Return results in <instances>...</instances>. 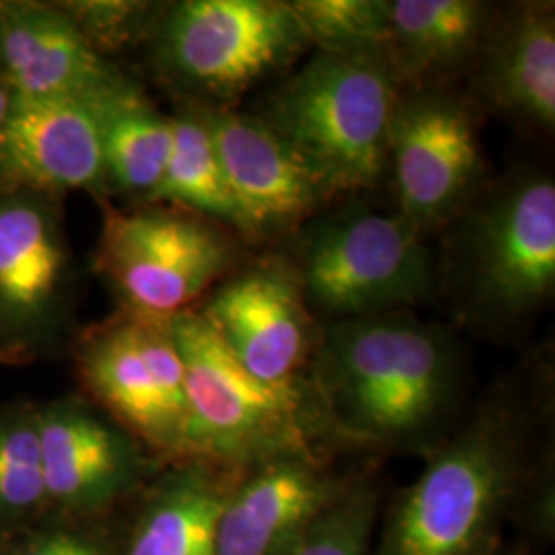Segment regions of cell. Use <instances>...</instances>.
Instances as JSON below:
<instances>
[{"instance_id": "1", "label": "cell", "mask_w": 555, "mask_h": 555, "mask_svg": "<svg viewBox=\"0 0 555 555\" xmlns=\"http://www.w3.org/2000/svg\"><path fill=\"white\" fill-rule=\"evenodd\" d=\"M321 437L377 453H430L465 393L456 337L412 311L321 327L309 369Z\"/></svg>"}, {"instance_id": "2", "label": "cell", "mask_w": 555, "mask_h": 555, "mask_svg": "<svg viewBox=\"0 0 555 555\" xmlns=\"http://www.w3.org/2000/svg\"><path fill=\"white\" fill-rule=\"evenodd\" d=\"M531 417L496 396L428 453V465L391 504L371 555H494L547 456L537 461Z\"/></svg>"}, {"instance_id": "3", "label": "cell", "mask_w": 555, "mask_h": 555, "mask_svg": "<svg viewBox=\"0 0 555 555\" xmlns=\"http://www.w3.org/2000/svg\"><path fill=\"white\" fill-rule=\"evenodd\" d=\"M449 227L438 288L486 334L529 323L555 291V183L527 169L483 190ZM447 227V229H449Z\"/></svg>"}, {"instance_id": "4", "label": "cell", "mask_w": 555, "mask_h": 555, "mask_svg": "<svg viewBox=\"0 0 555 555\" xmlns=\"http://www.w3.org/2000/svg\"><path fill=\"white\" fill-rule=\"evenodd\" d=\"M399 93L383 56L315 52L278 85L258 116L297 153L330 202L377 188L389 171Z\"/></svg>"}, {"instance_id": "5", "label": "cell", "mask_w": 555, "mask_h": 555, "mask_svg": "<svg viewBox=\"0 0 555 555\" xmlns=\"http://www.w3.org/2000/svg\"><path fill=\"white\" fill-rule=\"evenodd\" d=\"M288 258L311 313L334 321L412 311L438 291L426 235L410 220L369 208L311 219Z\"/></svg>"}, {"instance_id": "6", "label": "cell", "mask_w": 555, "mask_h": 555, "mask_svg": "<svg viewBox=\"0 0 555 555\" xmlns=\"http://www.w3.org/2000/svg\"><path fill=\"white\" fill-rule=\"evenodd\" d=\"M185 373L190 461L243 472L286 455H315L313 405L251 377L198 311L171 318Z\"/></svg>"}, {"instance_id": "7", "label": "cell", "mask_w": 555, "mask_h": 555, "mask_svg": "<svg viewBox=\"0 0 555 555\" xmlns=\"http://www.w3.org/2000/svg\"><path fill=\"white\" fill-rule=\"evenodd\" d=\"M151 60L185 103L231 107L291 68L309 48L288 2L181 0L165 4L149 38Z\"/></svg>"}, {"instance_id": "8", "label": "cell", "mask_w": 555, "mask_h": 555, "mask_svg": "<svg viewBox=\"0 0 555 555\" xmlns=\"http://www.w3.org/2000/svg\"><path fill=\"white\" fill-rule=\"evenodd\" d=\"M80 396L163 465L190 461L185 373L171 318L119 307L70 341Z\"/></svg>"}, {"instance_id": "9", "label": "cell", "mask_w": 555, "mask_h": 555, "mask_svg": "<svg viewBox=\"0 0 555 555\" xmlns=\"http://www.w3.org/2000/svg\"><path fill=\"white\" fill-rule=\"evenodd\" d=\"M101 206L93 270L118 295L119 307L173 318L192 311L237 270L233 233L169 204Z\"/></svg>"}, {"instance_id": "10", "label": "cell", "mask_w": 555, "mask_h": 555, "mask_svg": "<svg viewBox=\"0 0 555 555\" xmlns=\"http://www.w3.org/2000/svg\"><path fill=\"white\" fill-rule=\"evenodd\" d=\"M77 298L62 199L0 194V364L27 366L70 348Z\"/></svg>"}, {"instance_id": "11", "label": "cell", "mask_w": 555, "mask_h": 555, "mask_svg": "<svg viewBox=\"0 0 555 555\" xmlns=\"http://www.w3.org/2000/svg\"><path fill=\"white\" fill-rule=\"evenodd\" d=\"M399 215L424 235L447 229L486 190L476 103L444 87H408L389 128Z\"/></svg>"}, {"instance_id": "12", "label": "cell", "mask_w": 555, "mask_h": 555, "mask_svg": "<svg viewBox=\"0 0 555 555\" xmlns=\"http://www.w3.org/2000/svg\"><path fill=\"white\" fill-rule=\"evenodd\" d=\"M196 311L251 377L311 401L307 377L321 327L284 259L237 268Z\"/></svg>"}, {"instance_id": "13", "label": "cell", "mask_w": 555, "mask_h": 555, "mask_svg": "<svg viewBox=\"0 0 555 555\" xmlns=\"http://www.w3.org/2000/svg\"><path fill=\"white\" fill-rule=\"evenodd\" d=\"M41 474L50 513L107 520L165 467L80 393L38 405Z\"/></svg>"}, {"instance_id": "14", "label": "cell", "mask_w": 555, "mask_h": 555, "mask_svg": "<svg viewBox=\"0 0 555 555\" xmlns=\"http://www.w3.org/2000/svg\"><path fill=\"white\" fill-rule=\"evenodd\" d=\"M112 98L15 95L0 126V194L62 199L68 192H89L107 198L101 139Z\"/></svg>"}, {"instance_id": "15", "label": "cell", "mask_w": 555, "mask_h": 555, "mask_svg": "<svg viewBox=\"0 0 555 555\" xmlns=\"http://www.w3.org/2000/svg\"><path fill=\"white\" fill-rule=\"evenodd\" d=\"M237 212V235L263 243L295 235L327 198L297 153L256 116L198 105Z\"/></svg>"}, {"instance_id": "16", "label": "cell", "mask_w": 555, "mask_h": 555, "mask_svg": "<svg viewBox=\"0 0 555 555\" xmlns=\"http://www.w3.org/2000/svg\"><path fill=\"white\" fill-rule=\"evenodd\" d=\"M352 477L318 453L263 461L235 474L217 522V555H288Z\"/></svg>"}, {"instance_id": "17", "label": "cell", "mask_w": 555, "mask_h": 555, "mask_svg": "<svg viewBox=\"0 0 555 555\" xmlns=\"http://www.w3.org/2000/svg\"><path fill=\"white\" fill-rule=\"evenodd\" d=\"M0 77L21 98L107 100L130 87L56 2H0Z\"/></svg>"}, {"instance_id": "18", "label": "cell", "mask_w": 555, "mask_h": 555, "mask_svg": "<svg viewBox=\"0 0 555 555\" xmlns=\"http://www.w3.org/2000/svg\"><path fill=\"white\" fill-rule=\"evenodd\" d=\"M476 107L539 134L555 128L554 2L496 9L469 70Z\"/></svg>"}, {"instance_id": "19", "label": "cell", "mask_w": 555, "mask_h": 555, "mask_svg": "<svg viewBox=\"0 0 555 555\" xmlns=\"http://www.w3.org/2000/svg\"><path fill=\"white\" fill-rule=\"evenodd\" d=\"M494 15L479 0H387L383 56L401 89L444 87L472 70Z\"/></svg>"}, {"instance_id": "20", "label": "cell", "mask_w": 555, "mask_h": 555, "mask_svg": "<svg viewBox=\"0 0 555 555\" xmlns=\"http://www.w3.org/2000/svg\"><path fill=\"white\" fill-rule=\"evenodd\" d=\"M235 474L202 461L160 467L139 494L119 555H217V522Z\"/></svg>"}, {"instance_id": "21", "label": "cell", "mask_w": 555, "mask_h": 555, "mask_svg": "<svg viewBox=\"0 0 555 555\" xmlns=\"http://www.w3.org/2000/svg\"><path fill=\"white\" fill-rule=\"evenodd\" d=\"M171 116L160 114L137 82L107 101L103 165L107 190L149 204L171 153Z\"/></svg>"}, {"instance_id": "22", "label": "cell", "mask_w": 555, "mask_h": 555, "mask_svg": "<svg viewBox=\"0 0 555 555\" xmlns=\"http://www.w3.org/2000/svg\"><path fill=\"white\" fill-rule=\"evenodd\" d=\"M171 134L169 160L149 204L178 206L237 233V212L198 105L185 103L171 116Z\"/></svg>"}, {"instance_id": "23", "label": "cell", "mask_w": 555, "mask_h": 555, "mask_svg": "<svg viewBox=\"0 0 555 555\" xmlns=\"http://www.w3.org/2000/svg\"><path fill=\"white\" fill-rule=\"evenodd\" d=\"M50 513L41 474L38 403L0 408V537Z\"/></svg>"}, {"instance_id": "24", "label": "cell", "mask_w": 555, "mask_h": 555, "mask_svg": "<svg viewBox=\"0 0 555 555\" xmlns=\"http://www.w3.org/2000/svg\"><path fill=\"white\" fill-rule=\"evenodd\" d=\"M288 7L318 52L385 54L387 0H288Z\"/></svg>"}, {"instance_id": "25", "label": "cell", "mask_w": 555, "mask_h": 555, "mask_svg": "<svg viewBox=\"0 0 555 555\" xmlns=\"http://www.w3.org/2000/svg\"><path fill=\"white\" fill-rule=\"evenodd\" d=\"M378 486L350 479L344 494L319 516L288 555H371L377 529Z\"/></svg>"}, {"instance_id": "26", "label": "cell", "mask_w": 555, "mask_h": 555, "mask_svg": "<svg viewBox=\"0 0 555 555\" xmlns=\"http://www.w3.org/2000/svg\"><path fill=\"white\" fill-rule=\"evenodd\" d=\"M56 4L105 60L140 41H149L165 7L139 0H68Z\"/></svg>"}, {"instance_id": "27", "label": "cell", "mask_w": 555, "mask_h": 555, "mask_svg": "<svg viewBox=\"0 0 555 555\" xmlns=\"http://www.w3.org/2000/svg\"><path fill=\"white\" fill-rule=\"evenodd\" d=\"M121 537L105 520L48 513L34 525L0 537V555H119Z\"/></svg>"}, {"instance_id": "28", "label": "cell", "mask_w": 555, "mask_h": 555, "mask_svg": "<svg viewBox=\"0 0 555 555\" xmlns=\"http://www.w3.org/2000/svg\"><path fill=\"white\" fill-rule=\"evenodd\" d=\"M13 100H15V93L11 91V87L0 77V126L9 116V109L13 105Z\"/></svg>"}, {"instance_id": "29", "label": "cell", "mask_w": 555, "mask_h": 555, "mask_svg": "<svg viewBox=\"0 0 555 555\" xmlns=\"http://www.w3.org/2000/svg\"><path fill=\"white\" fill-rule=\"evenodd\" d=\"M494 555H531L529 552H522V550H515V547H502L500 552H496Z\"/></svg>"}]
</instances>
